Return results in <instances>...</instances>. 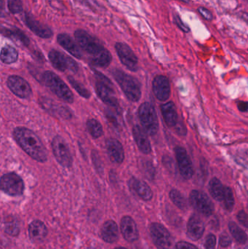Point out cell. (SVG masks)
Here are the masks:
<instances>
[{
  "label": "cell",
  "instance_id": "obj_1",
  "mask_svg": "<svg viewBox=\"0 0 248 249\" xmlns=\"http://www.w3.org/2000/svg\"><path fill=\"white\" fill-rule=\"evenodd\" d=\"M13 136L17 144L26 154L39 162H46L48 152L39 136L30 129L23 127H16Z\"/></svg>",
  "mask_w": 248,
  "mask_h": 249
},
{
  "label": "cell",
  "instance_id": "obj_2",
  "mask_svg": "<svg viewBox=\"0 0 248 249\" xmlns=\"http://www.w3.org/2000/svg\"><path fill=\"white\" fill-rule=\"evenodd\" d=\"M112 75L128 100L137 102L141 99V86L137 79L119 70H114Z\"/></svg>",
  "mask_w": 248,
  "mask_h": 249
},
{
  "label": "cell",
  "instance_id": "obj_3",
  "mask_svg": "<svg viewBox=\"0 0 248 249\" xmlns=\"http://www.w3.org/2000/svg\"><path fill=\"white\" fill-rule=\"evenodd\" d=\"M43 81L45 84L57 96L67 103L74 102V95L66 84L52 71H45L43 74Z\"/></svg>",
  "mask_w": 248,
  "mask_h": 249
},
{
  "label": "cell",
  "instance_id": "obj_4",
  "mask_svg": "<svg viewBox=\"0 0 248 249\" xmlns=\"http://www.w3.org/2000/svg\"><path fill=\"white\" fill-rule=\"evenodd\" d=\"M96 74V90L102 102L112 107H118L117 99L115 96V87L109 78L99 71H95Z\"/></svg>",
  "mask_w": 248,
  "mask_h": 249
},
{
  "label": "cell",
  "instance_id": "obj_5",
  "mask_svg": "<svg viewBox=\"0 0 248 249\" xmlns=\"http://www.w3.org/2000/svg\"><path fill=\"white\" fill-rule=\"evenodd\" d=\"M138 118L143 130L150 136L157 134L159 130V121L154 106L149 102H144L138 109Z\"/></svg>",
  "mask_w": 248,
  "mask_h": 249
},
{
  "label": "cell",
  "instance_id": "obj_6",
  "mask_svg": "<svg viewBox=\"0 0 248 249\" xmlns=\"http://www.w3.org/2000/svg\"><path fill=\"white\" fill-rule=\"evenodd\" d=\"M74 36L80 48L93 57L96 56L106 49L97 39L82 29L76 31Z\"/></svg>",
  "mask_w": 248,
  "mask_h": 249
},
{
  "label": "cell",
  "instance_id": "obj_7",
  "mask_svg": "<svg viewBox=\"0 0 248 249\" xmlns=\"http://www.w3.org/2000/svg\"><path fill=\"white\" fill-rule=\"evenodd\" d=\"M0 190L10 196H22L24 191V183L17 174L9 173L0 178Z\"/></svg>",
  "mask_w": 248,
  "mask_h": 249
},
{
  "label": "cell",
  "instance_id": "obj_8",
  "mask_svg": "<svg viewBox=\"0 0 248 249\" xmlns=\"http://www.w3.org/2000/svg\"><path fill=\"white\" fill-rule=\"evenodd\" d=\"M52 148L58 163L65 168H70L72 165V157L65 139L61 136H55L52 139Z\"/></svg>",
  "mask_w": 248,
  "mask_h": 249
},
{
  "label": "cell",
  "instance_id": "obj_9",
  "mask_svg": "<svg viewBox=\"0 0 248 249\" xmlns=\"http://www.w3.org/2000/svg\"><path fill=\"white\" fill-rule=\"evenodd\" d=\"M189 201L192 207L204 216H210L214 213V203L203 192L192 190L189 195Z\"/></svg>",
  "mask_w": 248,
  "mask_h": 249
},
{
  "label": "cell",
  "instance_id": "obj_10",
  "mask_svg": "<svg viewBox=\"0 0 248 249\" xmlns=\"http://www.w3.org/2000/svg\"><path fill=\"white\" fill-rule=\"evenodd\" d=\"M153 242L159 249H171L173 238L169 231L161 224L152 223L149 228Z\"/></svg>",
  "mask_w": 248,
  "mask_h": 249
},
{
  "label": "cell",
  "instance_id": "obj_11",
  "mask_svg": "<svg viewBox=\"0 0 248 249\" xmlns=\"http://www.w3.org/2000/svg\"><path fill=\"white\" fill-rule=\"evenodd\" d=\"M115 48L122 64L130 71H136L138 69V59L132 50L123 42H116Z\"/></svg>",
  "mask_w": 248,
  "mask_h": 249
},
{
  "label": "cell",
  "instance_id": "obj_12",
  "mask_svg": "<svg viewBox=\"0 0 248 249\" xmlns=\"http://www.w3.org/2000/svg\"><path fill=\"white\" fill-rule=\"evenodd\" d=\"M49 59L52 65L58 71H65L68 70L76 73L78 71L77 63L67 55L58 51L52 50L49 53Z\"/></svg>",
  "mask_w": 248,
  "mask_h": 249
},
{
  "label": "cell",
  "instance_id": "obj_13",
  "mask_svg": "<svg viewBox=\"0 0 248 249\" xmlns=\"http://www.w3.org/2000/svg\"><path fill=\"white\" fill-rule=\"evenodd\" d=\"M7 85L9 89L20 99H29L32 95L30 85L20 76H10L7 79Z\"/></svg>",
  "mask_w": 248,
  "mask_h": 249
},
{
  "label": "cell",
  "instance_id": "obj_14",
  "mask_svg": "<svg viewBox=\"0 0 248 249\" xmlns=\"http://www.w3.org/2000/svg\"><path fill=\"white\" fill-rule=\"evenodd\" d=\"M175 153L181 175L185 179H190L194 175V168L186 149L182 146H176Z\"/></svg>",
  "mask_w": 248,
  "mask_h": 249
},
{
  "label": "cell",
  "instance_id": "obj_15",
  "mask_svg": "<svg viewBox=\"0 0 248 249\" xmlns=\"http://www.w3.org/2000/svg\"><path fill=\"white\" fill-rule=\"evenodd\" d=\"M154 96L160 102H167L170 96V86L168 78L164 75H157L152 83Z\"/></svg>",
  "mask_w": 248,
  "mask_h": 249
},
{
  "label": "cell",
  "instance_id": "obj_16",
  "mask_svg": "<svg viewBox=\"0 0 248 249\" xmlns=\"http://www.w3.org/2000/svg\"><path fill=\"white\" fill-rule=\"evenodd\" d=\"M121 232L124 238L128 242H135L139 238V232L135 221L131 216L122 218L120 224Z\"/></svg>",
  "mask_w": 248,
  "mask_h": 249
},
{
  "label": "cell",
  "instance_id": "obj_17",
  "mask_svg": "<svg viewBox=\"0 0 248 249\" xmlns=\"http://www.w3.org/2000/svg\"><path fill=\"white\" fill-rule=\"evenodd\" d=\"M106 145L108 155L112 162L116 164L122 163L125 160V152L119 141L111 138L106 141Z\"/></svg>",
  "mask_w": 248,
  "mask_h": 249
},
{
  "label": "cell",
  "instance_id": "obj_18",
  "mask_svg": "<svg viewBox=\"0 0 248 249\" xmlns=\"http://www.w3.org/2000/svg\"><path fill=\"white\" fill-rule=\"evenodd\" d=\"M205 224L199 216L193 214L187 224V235L192 241H198L203 235Z\"/></svg>",
  "mask_w": 248,
  "mask_h": 249
},
{
  "label": "cell",
  "instance_id": "obj_19",
  "mask_svg": "<svg viewBox=\"0 0 248 249\" xmlns=\"http://www.w3.org/2000/svg\"><path fill=\"white\" fill-rule=\"evenodd\" d=\"M129 187L131 190L135 192L138 197H141L142 200L149 201L152 199V190L145 181L132 177L129 181Z\"/></svg>",
  "mask_w": 248,
  "mask_h": 249
},
{
  "label": "cell",
  "instance_id": "obj_20",
  "mask_svg": "<svg viewBox=\"0 0 248 249\" xmlns=\"http://www.w3.org/2000/svg\"><path fill=\"white\" fill-rule=\"evenodd\" d=\"M132 135L140 151L146 155L151 153V146L149 139L147 133L139 125H135L132 127Z\"/></svg>",
  "mask_w": 248,
  "mask_h": 249
},
{
  "label": "cell",
  "instance_id": "obj_21",
  "mask_svg": "<svg viewBox=\"0 0 248 249\" xmlns=\"http://www.w3.org/2000/svg\"><path fill=\"white\" fill-rule=\"evenodd\" d=\"M25 22H26V26L39 37L48 39L52 36V32L50 29H49L48 26L39 23L37 20L33 19L29 15H26V18H25Z\"/></svg>",
  "mask_w": 248,
  "mask_h": 249
},
{
  "label": "cell",
  "instance_id": "obj_22",
  "mask_svg": "<svg viewBox=\"0 0 248 249\" xmlns=\"http://www.w3.org/2000/svg\"><path fill=\"white\" fill-rule=\"evenodd\" d=\"M102 239L109 244L116 242L119 239V229L116 222L112 220L106 221L103 224L100 231Z\"/></svg>",
  "mask_w": 248,
  "mask_h": 249
},
{
  "label": "cell",
  "instance_id": "obj_23",
  "mask_svg": "<svg viewBox=\"0 0 248 249\" xmlns=\"http://www.w3.org/2000/svg\"><path fill=\"white\" fill-rule=\"evenodd\" d=\"M160 109L166 124L168 127H175L178 124V120H179L175 104L172 102L163 104L160 106Z\"/></svg>",
  "mask_w": 248,
  "mask_h": 249
},
{
  "label": "cell",
  "instance_id": "obj_24",
  "mask_svg": "<svg viewBox=\"0 0 248 249\" xmlns=\"http://www.w3.org/2000/svg\"><path fill=\"white\" fill-rule=\"evenodd\" d=\"M57 39H58V43L73 56L79 58V59L82 58V53L80 48L68 35L61 34L58 35Z\"/></svg>",
  "mask_w": 248,
  "mask_h": 249
},
{
  "label": "cell",
  "instance_id": "obj_25",
  "mask_svg": "<svg viewBox=\"0 0 248 249\" xmlns=\"http://www.w3.org/2000/svg\"><path fill=\"white\" fill-rule=\"evenodd\" d=\"M29 234L32 241L37 242L45 238L48 235V230L43 222L35 220L29 225Z\"/></svg>",
  "mask_w": 248,
  "mask_h": 249
},
{
  "label": "cell",
  "instance_id": "obj_26",
  "mask_svg": "<svg viewBox=\"0 0 248 249\" xmlns=\"http://www.w3.org/2000/svg\"><path fill=\"white\" fill-rule=\"evenodd\" d=\"M0 33L2 34L4 36L14 38V39L20 41L25 46H29V43H30V41H29L28 36L21 30L17 29V28L10 29L0 25Z\"/></svg>",
  "mask_w": 248,
  "mask_h": 249
},
{
  "label": "cell",
  "instance_id": "obj_27",
  "mask_svg": "<svg viewBox=\"0 0 248 249\" xmlns=\"http://www.w3.org/2000/svg\"><path fill=\"white\" fill-rule=\"evenodd\" d=\"M18 58V53L16 48L10 45L3 47L0 53V60L4 64H11L16 62Z\"/></svg>",
  "mask_w": 248,
  "mask_h": 249
},
{
  "label": "cell",
  "instance_id": "obj_28",
  "mask_svg": "<svg viewBox=\"0 0 248 249\" xmlns=\"http://www.w3.org/2000/svg\"><path fill=\"white\" fill-rule=\"evenodd\" d=\"M224 186L218 178H213L209 182V192L211 196L217 201H222Z\"/></svg>",
  "mask_w": 248,
  "mask_h": 249
},
{
  "label": "cell",
  "instance_id": "obj_29",
  "mask_svg": "<svg viewBox=\"0 0 248 249\" xmlns=\"http://www.w3.org/2000/svg\"><path fill=\"white\" fill-rule=\"evenodd\" d=\"M112 61V56L111 53L108 50L105 49L100 54L93 57L91 59L92 64L96 67L100 68H106L110 65Z\"/></svg>",
  "mask_w": 248,
  "mask_h": 249
},
{
  "label": "cell",
  "instance_id": "obj_30",
  "mask_svg": "<svg viewBox=\"0 0 248 249\" xmlns=\"http://www.w3.org/2000/svg\"><path fill=\"white\" fill-rule=\"evenodd\" d=\"M230 232L232 235L233 238L236 240V241L240 244H244L247 242L248 236L247 234L244 231L241 229L237 224L234 222H230L229 225Z\"/></svg>",
  "mask_w": 248,
  "mask_h": 249
},
{
  "label": "cell",
  "instance_id": "obj_31",
  "mask_svg": "<svg viewBox=\"0 0 248 249\" xmlns=\"http://www.w3.org/2000/svg\"><path fill=\"white\" fill-rule=\"evenodd\" d=\"M170 197L172 202L182 210H186L188 207L187 201L184 196L179 192V190H172L170 193Z\"/></svg>",
  "mask_w": 248,
  "mask_h": 249
},
{
  "label": "cell",
  "instance_id": "obj_32",
  "mask_svg": "<svg viewBox=\"0 0 248 249\" xmlns=\"http://www.w3.org/2000/svg\"><path fill=\"white\" fill-rule=\"evenodd\" d=\"M87 127L89 133L94 139H99L103 134V127L97 120H88L87 121Z\"/></svg>",
  "mask_w": 248,
  "mask_h": 249
},
{
  "label": "cell",
  "instance_id": "obj_33",
  "mask_svg": "<svg viewBox=\"0 0 248 249\" xmlns=\"http://www.w3.org/2000/svg\"><path fill=\"white\" fill-rule=\"evenodd\" d=\"M222 201L224 202L226 209L229 212H231L234 206V197L232 190L230 187H224V197Z\"/></svg>",
  "mask_w": 248,
  "mask_h": 249
},
{
  "label": "cell",
  "instance_id": "obj_34",
  "mask_svg": "<svg viewBox=\"0 0 248 249\" xmlns=\"http://www.w3.org/2000/svg\"><path fill=\"white\" fill-rule=\"evenodd\" d=\"M68 81L71 83L72 87L77 90V93L83 96V97L85 98V99H89L90 97V93L81 84V83L77 82V80H74L73 77H68Z\"/></svg>",
  "mask_w": 248,
  "mask_h": 249
},
{
  "label": "cell",
  "instance_id": "obj_35",
  "mask_svg": "<svg viewBox=\"0 0 248 249\" xmlns=\"http://www.w3.org/2000/svg\"><path fill=\"white\" fill-rule=\"evenodd\" d=\"M7 7H8L9 10L14 14L20 13L23 10L21 0H8Z\"/></svg>",
  "mask_w": 248,
  "mask_h": 249
},
{
  "label": "cell",
  "instance_id": "obj_36",
  "mask_svg": "<svg viewBox=\"0 0 248 249\" xmlns=\"http://www.w3.org/2000/svg\"><path fill=\"white\" fill-rule=\"evenodd\" d=\"M5 231L9 235L16 236L19 234V227L16 221L7 222L5 225Z\"/></svg>",
  "mask_w": 248,
  "mask_h": 249
},
{
  "label": "cell",
  "instance_id": "obj_37",
  "mask_svg": "<svg viewBox=\"0 0 248 249\" xmlns=\"http://www.w3.org/2000/svg\"><path fill=\"white\" fill-rule=\"evenodd\" d=\"M92 158H93V163L98 172L102 173L103 171V166H102V162L100 160V157H99L98 152H93L92 154Z\"/></svg>",
  "mask_w": 248,
  "mask_h": 249
},
{
  "label": "cell",
  "instance_id": "obj_38",
  "mask_svg": "<svg viewBox=\"0 0 248 249\" xmlns=\"http://www.w3.org/2000/svg\"><path fill=\"white\" fill-rule=\"evenodd\" d=\"M215 245H216V238L215 235L211 234L207 237L206 240H205V249H215Z\"/></svg>",
  "mask_w": 248,
  "mask_h": 249
},
{
  "label": "cell",
  "instance_id": "obj_39",
  "mask_svg": "<svg viewBox=\"0 0 248 249\" xmlns=\"http://www.w3.org/2000/svg\"><path fill=\"white\" fill-rule=\"evenodd\" d=\"M144 171H145V174H147L149 178H154V174H155V169H154V166L151 162H147L144 163Z\"/></svg>",
  "mask_w": 248,
  "mask_h": 249
},
{
  "label": "cell",
  "instance_id": "obj_40",
  "mask_svg": "<svg viewBox=\"0 0 248 249\" xmlns=\"http://www.w3.org/2000/svg\"><path fill=\"white\" fill-rule=\"evenodd\" d=\"M198 12H199V14L202 16L204 19L207 20H212L213 18H214V16H213L212 13L208 9L205 8L204 7H199L198 8Z\"/></svg>",
  "mask_w": 248,
  "mask_h": 249
},
{
  "label": "cell",
  "instance_id": "obj_41",
  "mask_svg": "<svg viewBox=\"0 0 248 249\" xmlns=\"http://www.w3.org/2000/svg\"><path fill=\"white\" fill-rule=\"evenodd\" d=\"M174 22L177 25L178 27H179L181 30L183 31V32L187 33V32H189V31H190V29H189V28L188 27V26H186L183 21H182V19L179 17V16H174Z\"/></svg>",
  "mask_w": 248,
  "mask_h": 249
},
{
  "label": "cell",
  "instance_id": "obj_42",
  "mask_svg": "<svg viewBox=\"0 0 248 249\" xmlns=\"http://www.w3.org/2000/svg\"><path fill=\"white\" fill-rule=\"evenodd\" d=\"M237 219H238L239 222H240L245 228H248V215L244 211H240V212H239L238 215H237Z\"/></svg>",
  "mask_w": 248,
  "mask_h": 249
},
{
  "label": "cell",
  "instance_id": "obj_43",
  "mask_svg": "<svg viewBox=\"0 0 248 249\" xmlns=\"http://www.w3.org/2000/svg\"><path fill=\"white\" fill-rule=\"evenodd\" d=\"M176 249H198V247L194 246L193 244H189L185 241H181L176 244Z\"/></svg>",
  "mask_w": 248,
  "mask_h": 249
},
{
  "label": "cell",
  "instance_id": "obj_44",
  "mask_svg": "<svg viewBox=\"0 0 248 249\" xmlns=\"http://www.w3.org/2000/svg\"><path fill=\"white\" fill-rule=\"evenodd\" d=\"M231 239H230L228 235H227V234H224V235H221V238H220V244H221V247H229V246L230 245V244H231Z\"/></svg>",
  "mask_w": 248,
  "mask_h": 249
},
{
  "label": "cell",
  "instance_id": "obj_45",
  "mask_svg": "<svg viewBox=\"0 0 248 249\" xmlns=\"http://www.w3.org/2000/svg\"><path fill=\"white\" fill-rule=\"evenodd\" d=\"M237 107H238L239 110L242 112H248V104L247 102H239L237 103Z\"/></svg>",
  "mask_w": 248,
  "mask_h": 249
},
{
  "label": "cell",
  "instance_id": "obj_46",
  "mask_svg": "<svg viewBox=\"0 0 248 249\" xmlns=\"http://www.w3.org/2000/svg\"><path fill=\"white\" fill-rule=\"evenodd\" d=\"M5 16V3L4 0H0V17H4Z\"/></svg>",
  "mask_w": 248,
  "mask_h": 249
},
{
  "label": "cell",
  "instance_id": "obj_47",
  "mask_svg": "<svg viewBox=\"0 0 248 249\" xmlns=\"http://www.w3.org/2000/svg\"><path fill=\"white\" fill-rule=\"evenodd\" d=\"M175 127H177L176 130H178V133H179V134L184 135V136L186 135V130L184 129V125H183V124H177Z\"/></svg>",
  "mask_w": 248,
  "mask_h": 249
},
{
  "label": "cell",
  "instance_id": "obj_48",
  "mask_svg": "<svg viewBox=\"0 0 248 249\" xmlns=\"http://www.w3.org/2000/svg\"><path fill=\"white\" fill-rule=\"evenodd\" d=\"M179 1H183V2L185 3H189L190 2L191 0H179Z\"/></svg>",
  "mask_w": 248,
  "mask_h": 249
},
{
  "label": "cell",
  "instance_id": "obj_49",
  "mask_svg": "<svg viewBox=\"0 0 248 249\" xmlns=\"http://www.w3.org/2000/svg\"><path fill=\"white\" fill-rule=\"evenodd\" d=\"M125 249V248H120V247H119V248H116V249Z\"/></svg>",
  "mask_w": 248,
  "mask_h": 249
}]
</instances>
